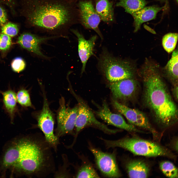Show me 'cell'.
<instances>
[{
    "label": "cell",
    "mask_w": 178,
    "mask_h": 178,
    "mask_svg": "<svg viewBox=\"0 0 178 178\" xmlns=\"http://www.w3.org/2000/svg\"><path fill=\"white\" fill-rule=\"evenodd\" d=\"M53 148L40 133L15 138L6 145L0 170L29 177H46L55 171Z\"/></svg>",
    "instance_id": "cell-1"
},
{
    "label": "cell",
    "mask_w": 178,
    "mask_h": 178,
    "mask_svg": "<svg viewBox=\"0 0 178 178\" xmlns=\"http://www.w3.org/2000/svg\"><path fill=\"white\" fill-rule=\"evenodd\" d=\"M20 14L30 25L46 30L67 28L76 22L78 10L71 0H19Z\"/></svg>",
    "instance_id": "cell-2"
},
{
    "label": "cell",
    "mask_w": 178,
    "mask_h": 178,
    "mask_svg": "<svg viewBox=\"0 0 178 178\" xmlns=\"http://www.w3.org/2000/svg\"><path fill=\"white\" fill-rule=\"evenodd\" d=\"M158 65L146 60L140 71L145 103L156 122L164 128L177 122L178 110L159 71Z\"/></svg>",
    "instance_id": "cell-3"
},
{
    "label": "cell",
    "mask_w": 178,
    "mask_h": 178,
    "mask_svg": "<svg viewBox=\"0 0 178 178\" xmlns=\"http://www.w3.org/2000/svg\"><path fill=\"white\" fill-rule=\"evenodd\" d=\"M107 148L119 147L134 155L147 157L164 156L174 158L168 149L156 142L136 137H126L116 140L102 138Z\"/></svg>",
    "instance_id": "cell-4"
},
{
    "label": "cell",
    "mask_w": 178,
    "mask_h": 178,
    "mask_svg": "<svg viewBox=\"0 0 178 178\" xmlns=\"http://www.w3.org/2000/svg\"><path fill=\"white\" fill-rule=\"evenodd\" d=\"M99 63L100 69L110 82L133 78L134 75L135 68L132 63L115 57L105 50Z\"/></svg>",
    "instance_id": "cell-5"
},
{
    "label": "cell",
    "mask_w": 178,
    "mask_h": 178,
    "mask_svg": "<svg viewBox=\"0 0 178 178\" xmlns=\"http://www.w3.org/2000/svg\"><path fill=\"white\" fill-rule=\"evenodd\" d=\"M72 92L78 102V109L75 125V132L74 139L71 144L68 146L69 148L72 147L80 132L86 127H92L99 129L105 133L110 134H115L120 131L119 130L110 129L97 120L91 109L85 102L73 91Z\"/></svg>",
    "instance_id": "cell-6"
},
{
    "label": "cell",
    "mask_w": 178,
    "mask_h": 178,
    "mask_svg": "<svg viewBox=\"0 0 178 178\" xmlns=\"http://www.w3.org/2000/svg\"><path fill=\"white\" fill-rule=\"evenodd\" d=\"M78 105L70 108L66 105L65 100L62 97L57 117V126L55 131L56 136L60 137L67 134L74 135V129L77 115Z\"/></svg>",
    "instance_id": "cell-7"
},
{
    "label": "cell",
    "mask_w": 178,
    "mask_h": 178,
    "mask_svg": "<svg viewBox=\"0 0 178 178\" xmlns=\"http://www.w3.org/2000/svg\"><path fill=\"white\" fill-rule=\"evenodd\" d=\"M43 97V107L37 117V125L43 133L47 141L53 150L57 152L59 143V138L54 132V121L53 114L44 93Z\"/></svg>",
    "instance_id": "cell-8"
},
{
    "label": "cell",
    "mask_w": 178,
    "mask_h": 178,
    "mask_svg": "<svg viewBox=\"0 0 178 178\" xmlns=\"http://www.w3.org/2000/svg\"><path fill=\"white\" fill-rule=\"evenodd\" d=\"M112 103L115 108L125 116L131 124L148 131L155 138L158 137V133L144 113L137 110L130 108L114 99Z\"/></svg>",
    "instance_id": "cell-9"
},
{
    "label": "cell",
    "mask_w": 178,
    "mask_h": 178,
    "mask_svg": "<svg viewBox=\"0 0 178 178\" xmlns=\"http://www.w3.org/2000/svg\"><path fill=\"white\" fill-rule=\"evenodd\" d=\"M78 17L82 25L87 29L94 30L103 39L98 27L101 18L89 0L80 1L77 5Z\"/></svg>",
    "instance_id": "cell-10"
},
{
    "label": "cell",
    "mask_w": 178,
    "mask_h": 178,
    "mask_svg": "<svg viewBox=\"0 0 178 178\" xmlns=\"http://www.w3.org/2000/svg\"><path fill=\"white\" fill-rule=\"evenodd\" d=\"M89 149L94 156L98 168L104 175L110 178L121 176L114 154L105 153L91 146Z\"/></svg>",
    "instance_id": "cell-11"
},
{
    "label": "cell",
    "mask_w": 178,
    "mask_h": 178,
    "mask_svg": "<svg viewBox=\"0 0 178 178\" xmlns=\"http://www.w3.org/2000/svg\"><path fill=\"white\" fill-rule=\"evenodd\" d=\"M95 113L99 117L109 124L131 132H143L134 126L127 123L120 114L111 112L105 101L103 102L101 106L99 107L98 110L95 111Z\"/></svg>",
    "instance_id": "cell-12"
},
{
    "label": "cell",
    "mask_w": 178,
    "mask_h": 178,
    "mask_svg": "<svg viewBox=\"0 0 178 178\" xmlns=\"http://www.w3.org/2000/svg\"><path fill=\"white\" fill-rule=\"evenodd\" d=\"M109 86L114 99L117 101L131 99L135 95L138 88L137 82L133 78L110 82Z\"/></svg>",
    "instance_id": "cell-13"
},
{
    "label": "cell",
    "mask_w": 178,
    "mask_h": 178,
    "mask_svg": "<svg viewBox=\"0 0 178 178\" xmlns=\"http://www.w3.org/2000/svg\"><path fill=\"white\" fill-rule=\"evenodd\" d=\"M70 30L77 38L78 54L82 65L81 69L82 74L85 71L88 60L94 54V48L97 36H93L89 39L86 40L77 30L72 29Z\"/></svg>",
    "instance_id": "cell-14"
},
{
    "label": "cell",
    "mask_w": 178,
    "mask_h": 178,
    "mask_svg": "<svg viewBox=\"0 0 178 178\" xmlns=\"http://www.w3.org/2000/svg\"><path fill=\"white\" fill-rule=\"evenodd\" d=\"M50 38L40 37L30 33L24 32L19 37L17 42L23 48L38 55L46 57L40 50L39 45Z\"/></svg>",
    "instance_id": "cell-15"
},
{
    "label": "cell",
    "mask_w": 178,
    "mask_h": 178,
    "mask_svg": "<svg viewBox=\"0 0 178 178\" xmlns=\"http://www.w3.org/2000/svg\"><path fill=\"white\" fill-rule=\"evenodd\" d=\"M164 7L155 5L145 7L133 13L132 15L134 20V32L140 29L143 23L155 19L157 13Z\"/></svg>",
    "instance_id": "cell-16"
},
{
    "label": "cell",
    "mask_w": 178,
    "mask_h": 178,
    "mask_svg": "<svg viewBox=\"0 0 178 178\" xmlns=\"http://www.w3.org/2000/svg\"><path fill=\"white\" fill-rule=\"evenodd\" d=\"M126 168L130 178H146L149 174L150 169L148 166L142 161L130 160L126 164Z\"/></svg>",
    "instance_id": "cell-17"
},
{
    "label": "cell",
    "mask_w": 178,
    "mask_h": 178,
    "mask_svg": "<svg viewBox=\"0 0 178 178\" xmlns=\"http://www.w3.org/2000/svg\"><path fill=\"white\" fill-rule=\"evenodd\" d=\"M95 10L103 22L109 23L113 20V4L109 0H96Z\"/></svg>",
    "instance_id": "cell-18"
},
{
    "label": "cell",
    "mask_w": 178,
    "mask_h": 178,
    "mask_svg": "<svg viewBox=\"0 0 178 178\" xmlns=\"http://www.w3.org/2000/svg\"><path fill=\"white\" fill-rule=\"evenodd\" d=\"M178 51L173 52L170 59L163 69L164 75L174 85H178Z\"/></svg>",
    "instance_id": "cell-19"
},
{
    "label": "cell",
    "mask_w": 178,
    "mask_h": 178,
    "mask_svg": "<svg viewBox=\"0 0 178 178\" xmlns=\"http://www.w3.org/2000/svg\"><path fill=\"white\" fill-rule=\"evenodd\" d=\"M3 96L4 107L8 113L12 122L13 121L17 109L16 94L13 90L9 89L4 91L0 90Z\"/></svg>",
    "instance_id": "cell-20"
},
{
    "label": "cell",
    "mask_w": 178,
    "mask_h": 178,
    "mask_svg": "<svg viewBox=\"0 0 178 178\" xmlns=\"http://www.w3.org/2000/svg\"><path fill=\"white\" fill-rule=\"evenodd\" d=\"M147 4L145 0H119L116 6L122 7L127 13L132 15L145 7Z\"/></svg>",
    "instance_id": "cell-21"
},
{
    "label": "cell",
    "mask_w": 178,
    "mask_h": 178,
    "mask_svg": "<svg viewBox=\"0 0 178 178\" xmlns=\"http://www.w3.org/2000/svg\"><path fill=\"white\" fill-rule=\"evenodd\" d=\"M178 34L169 33L163 37L162 44L164 50L168 53L173 52L176 47L178 39Z\"/></svg>",
    "instance_id": "cell-22"
},
{
    "label": "cell",
    "mask_w": 178,
    "mask_h": 178,
    "mask_svg": "<svg viewBox=\"0 0 178 178\" xmlns=\"http://www.w3.org/2000/svg\"><path fill=\"white\" fill-rule=\"evenodd\" d=\"M159 166L161 171L166 177L171 178H178V169L171 162L164 161L160 163Z\"/></svg>",
    "instance_id": "cell-23"
},
{
    "label": "cell",
    "mask_w": 178,
    "mask_h": 178,
    "mask_svg": "<svg viewBox=\"0 0 178 178\" xmlns=\"http://www.w3.org/2000/svg\"><path fill=\"white\" fill-rule=\"evenodd\" d=\"M77 178H99L94 169L89 165H84L78 170L75 175Z\"/></svg>",
    "instance_id": "cell-24"
},
{
    "label": "cell",
    "mask_w": 178,
    "mask_h": 178,
    "mask_svg": "<svg viewBox=\"0 0 178 178\" xmlns=\"http://www.w3.org/2000/svg\"><path fill=\"white\" fill-rule=\"evenodd\" d=\"M17 101L23 107H32L29 93L24 89H20L16 94Z\"/></svg>",
    "instance_id": "cell-25"
},
{
    "label": "cell",
    "mask_w": 178,
    "mask_h": 178,
    "mask_svg": "<svg viewBox=\"0 0 178 178\" xmlns=\"http://www.w3.org/2000/svg\"><path fill=\"white\" fill-rule=\"evenodd\" d=\"M1 33L10 37H13L17 35L18 33L19 26L16 23L7 22L1 27Z\"/></svg>",
    "instance_id": "cell-26"
},
{
    "label": "cell",
    "mask_w": 178,
    "mask_h": 178,
    "mask_svg": "<svg viewBox=\"0 0 178 178\" xmlns=\"http://www.w3.org/2000/svg\"><path fill=\"white\" fill-rule=\"evenodd\" d=\"M11 37L4 34L0 33V50L5 51L9 49L11 44Z\"/></svg>",
    "instance_id": "cell-27"
},
{
    "label": "cell",
    "mask_w": 178,
    "mask_h": 178,
    "mask_svg": "<svg viewBox=\"0 0 178 178\" xmlns=\"http://www.w3.org/2000/svg\"><path fill=\"white\" fill-rule=\"evenodd\" d=\"M11 66L12 70L14 71L19 72L24 69L26 65L25 61L22 58L17 57L13 60Z\"/></svg>",
    "instance_id": "cell-28"
},
{
    "label": "cell",
    "mask_w": 178,
    "mask_h": 178,
    "mask_svg": "<svg viewBox=\"0 0 178 178\" xmlns=\"http://www.w3.org/2000/svg\"><path fill=\"white\" fill-rule=\"evenodd\" d=\"M7 13L4 8L0 3V26L1 27L8 22Z\"/></svg>",
    "instance_id": "cell-29"
},
{
    "label": "cell",
    "mask_w": 178,
    "mask_h": 178,
    "mask_svg": "<svg viewBox=\"0 0 178 178\" xmlns=\"http://www.w3.org/2000/svg\"><path fill=\"white\" fill-rule=\"evenodd\" d=\"M178 85H174L173 89V93L174 97L176 99L178 98Z\"/></svg>",
    "instance_id": "cell-30"
},
{
    "label": "cell",
    "mask_w": 178,
    "mask_h": 178,
    "mask_svg": "<svg viewBox=\"0 0 178 178\" xmlns=\"http://www.w3.org/2000/svg\"><path fill=\"white\" fill-rule=\"evenodd\" d=\"M178 139H177L176 140V139H175V141H174V142L173 143V147L174 149L175 150L178 151Z\"/></svg>",
    "instance_id": "cell-31"
},
{
    "label": "cell",
    "mask_w": 178,
    "mask_h": 178,
    "mask_svg": "<svg viewBox=\"0 0 178 178\" xmlns=\"http://www.w3.org/2000/svg\"><path fill=\"white\" fill-rule=\"evenodd\" d=\"M72 0L73 1L76 2L77 1V0Z\"/></svg>",
    "instance_id": "cell-32"
},
{
    "label": "cell",
    "mask_w": 178,
    "mask_h": 178,
    "mask_svg": "<svg viewBox=\"0 0 178 178\" xmlns=\"http://www.w3.org/2000/svg\"><path fill=\"white\" fill-rule=\"evenodd\" d=\"M157 0L159 1H164V0Z\"/></svg>",
    "instance_id": "cell-33"
},
{
    "label": "cell",
    "mask_w": 178,
    "mask_h": 178,
    "mask_svg": "<svg viewBox=\"0 0 178 178\" xmlns=\"http://www.w3.org/2000/svg\"><path fill=\"white\" fill-rule=\"evenodd\" d=\"M176 1H177V2H178V0H176Z\"/></svg>",
    "instance_id": "cell-34"
}]
</instances>
